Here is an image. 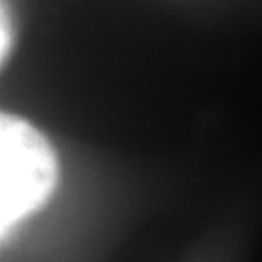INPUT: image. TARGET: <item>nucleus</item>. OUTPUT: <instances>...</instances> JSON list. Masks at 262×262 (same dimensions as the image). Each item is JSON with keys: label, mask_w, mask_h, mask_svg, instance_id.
<instances>
[{"label": "nucleus", "mask_w": 262, "mask_h": 262, "mask_svg": "<svg viewBox=\"0 0 262 262\" xmlns=\"http://www.w3.org/2000/svg\"><path fill=\"white\" fill-rule=\"evenodd\" d=\"M58 182V158L29 122L0 112V235L47 204Z\"/></svg>", "instance_id": "nucleus-1"}, {"label": "nucleus", "mask_w": 262, "mask_h": 262, "mask_svg": "<svg viewBox=\"0 0 262 262\" xmlns=\"http://www.w3.org/2000/svg\"><path fill=\"white\" fill-rule=\"evenodd\" d=\"M10 47H12V19H10L5 3L0 0V63L10 54Z\"/></svg>", "instance_id": "nucleus-2"}]
</instances>
